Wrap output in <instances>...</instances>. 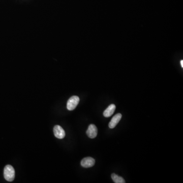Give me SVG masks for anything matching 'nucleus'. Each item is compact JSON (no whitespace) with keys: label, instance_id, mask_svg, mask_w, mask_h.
Instances as JSON below:
<instances>
[{"label":"nucleus","instance_id":"obj_9","mask_svg":"<svg viewBox=\"0 0 183 183\" xmlns=\"http://www.w3.org/2000/svg\"><path fill=\"white\" fill-rule=\"evenodd\" d=\"M181 67L183 68V61L181 60Z\"/></svg>","mask_w":183,"mask_h":183},{"label":"nucleus","instance_id":"obj_3","mask_svg":"<svg viewBox=\"0 0 183 183\" xmlns=\"http://www.w3.org/2000/svg\"><path fill=\"white\" fill-rule=\"evenodd\" d=\"M53 133L55 136L59 139H63L65 136L64 130L59 125L55 126L53 128Z\"/></svg>","mask_w":183,"mask_h":183},{"label":"nucleus","instance_id":"obj_5","mask_svg":"<svg viewBox=\"0 0 183 183\" xmlns=\"http://www.w3.org/2000/svg\"><path fill=\"white\" fill-rule=\"evenodd\" d=\"M98 130L97 127L94 124L90 125L88 127V130L86 131V134L90 138H94L97 135Z\"/></svg>","mask_w":183,"mask_h":183},{"label":"nucleus","instance_id":"obj_6","mask_svg":"<svg viewBox=\"0 0 183 183\" xmlns=\"http://www.w3.org/2000/svg\"><path fill=\"white\" fill-rule=\"evenodd\" d=\"M122 114H117L112 118L110 122L109 123V127L110 128H114L116 127L119 122L120 121V119L122 118Z\"/></svg>","mask_w":183,"mask_h":183},{"label":"nucleus","instance_id":"obj_2","mask_svg":"<svg viewBox=\"0 0 183 183\" xmlns=\"http://www.w3.org/2000/svg\"><path fill=\"white\" fill-rule=\"evenodd\" d=\"M80 102V98L77 96H73L69 98L67 104V108L69 110H74Z\"/></svg>","mask_w":183,"mask_h":183},{"label":"nucleus","instance_id":"obj_7","mask_svg":"<svg viewBox=\"0 0 183 183\" xmlns=\"http://www.w3.org/2000/svg\"><path fill=\"white\" fill-rule=\"evenodd\" d=\"M116 105L111 104L104 111L103 116L106 117H110L112 116L116 110Z\"/></svg>","mask_w":183,"mask_h":183},{"label":"nucleus","instance_id":"obj_8","mask_svg":"<svg viewBox=\"0 0 183 183\" xmlns=\"http://www.w3.org/2000/svg\"><path fill=\"white\" fill-rule=\"evenodd\" d=\"M111 178L114 183H125V181L122 177L117 175L115 174H111Z\"/></svg>","mask_w":183,"mask_h":183},{"label":"nucleus","instance_id":"obj_1","mask_svg":"<svg viewBox=\"0 0 183 183\" xmlns=\"http://www.w3.org/2000/svg\"><path fill=\"white\" fill-rule=\"evenodd\" d=\"M4 176L5 180L12 181L15 178V171L14 168L10 165H7L4 169Z\"/></svg>","mask_w":183,"mask_h":183},{"label":"nucleus","instance_id":"obj_4","mask_svg":"<svg viewBox=\"0 0 183 183\" xmlns=\"http://www.w3.org/2000/svg\"><path fill=\"white\" fill-rule=\"evenodd\" d=\"M95 163V160L92 157H86L83 158L81 161V166L85 168H90L94 166Z\"/></svg>","mask_w":183,"mask_h":183}]
</instances>
